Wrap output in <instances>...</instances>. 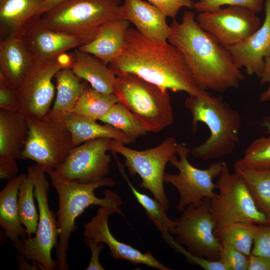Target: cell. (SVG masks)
Listing matches in <instances>:
<instances>
[{
  "mask_svg": "<svg viewBox=\"0 0 270 270\" xmlns=\"http://www.w3.org/2000/svg\"><path fill=\"white\" fill-rule=\"evenodd\" d=\"M260 100L262 102L270 101V85L260 94Z\"/></svg>",
  "mask_w": 270,
  "mask_h": 270,
  "instance_id": "48",
  "label": "cell"
},
{
  "mask_svg": "<svg viewBox=\"0 0 270 270\" xmlns=\"http://www.w3.org/2000/svg\"><path fill=\"white\" fill-rule=\"evenodd\" d=\"M71 54L70 68L74 74L96 90L105 94H114L116 76L106 64L94 55L78 49Z\"/></svg>",
  "mask_w": 270,
  "mask_h": 270,
  "instance_id": "23",
  "label": "cell"
},
{
  "mask_svg": "<svg viewBox=\"0 0 270 270\" xmlns=\"http://www.w3.org/2000/svg\"><path fill=\"white\" fill-rule=\"evenodd\" d=\"M19 168L16 160L0 158V178L8 181L16 178Z\"/></svg>",
  "mask_w": 270,
  "mask_h": 270,
  "instance_id": "42",
  "label": "cell"
},
{
  "mask_svg": "<svg viewBox=\"0 0 270 270\" xmlns=\"http://www.w3.org/2000/svg\"><path fill=\"white\" fill-rule=\"evenodd\" d=\"M20 36L33 58L37 60L52 58L86 44L78 36L45 26L40 16H36L30 22Z\"/></svg>",
  "mask_w": 270,
  "mask_h": 270,
  "instance_id": "17",
  "label": "cell"
},
{
  "mask_svg": "<svg viewBox=\"0 0 270 270\" xmlns=\"http://www.w3.org/2000/svg\"><path fill=\"white\" fill-rule=\"evenodd\" d=\"M219 260L226 270H248L250 256L226 244H221Z\"/></svg>",
  "mask_w": 270,
  "mask_h": 270,
  "instance_id": "36",
  "label": "cell"
},
{
  "mask_svg": "<svg viewBox=\"0 0 270 270\" xmlns=\"http://www.w3.org/2000/svg\"><path fill=\"white\" fill-rule=\"evenodd\" d=\"M44 171L49 176L52 186L58 198V210L56 214L59 235L56 247L58 270H68V240L76 228V218L92 205L108 208L114 213L124 217L120 208L123 203L119 195L110 189L104 191L102 198L97 197L94 194L95 190L100 187H112L115 184L110 177L106 176L95 182L84 184L67 179L54 168H46Z\"/></svg>",
  "mask_w": 270,
  "mask_h": 270,
  "instance_id": "3",
  "label": "cell"
},
{
  "mask_svg": "<svg viewBox=\"0 0 270 270\" xmlns=\"http://www.w3.org/2000/svg\"><path fill=\"white\" fill-rule=\"evenodd\" d=\"M71 54H62L52 58L34 60L30 68L17 88L18 112L25 117L42 118L51 110L55 94L52 78L60 69L70 68Z\"/></svg>",
  "mask_w": 270,
  "mask_h": 270,
  "instance_id": "11",
  "label": "cell"
},
{
  "mask_svg": "<svg viewBox=\"0 0 270 270\" xmlns=\"http://www.w3.org/2000/svg\"><path fill=\"white\" fill-rule=\"evenodd\" d=\"M114 213L108 208L100 206L96 214L84 224V236L90 238L98 244H106L115 260H128L133 264H144L160 270H172L156 259L151 252L143 253L116 239L108 225V218Z\"/></svg>",
  "mask_w": 270,
  "mask_h": 270,
  "instance_id": "16",
  "label": "cell"
},
{
  "mask_svg": "<svg viewBox=\"0 0 270 270\" xmlns=\"http://www.w3.org/2000/svg\"><path fill=\"white\" fill-rule=\"evenodd\" d=\"M178 144L174 136H169L154 148L138 150L110 139L108 150L124 158V164L130 174L132 176L138 174L142 179L140 186L150 190L166 210L169 204L164 190V169L172 157L176 154Z\"/></svg>",
  "mask_w": 270,
  "mask_h": 270,
  "instance_id": "8",
  "label": "cell"
},
{
  "mask_svg": "<svg viewBox=\"0 0 270 270\" xmlns=\"http://www.w3.org/2000/svg\"><path fill=\"white\" fill-rule=\"evenodd\" d=\"M84 244L88 246L91 252V257L86 270H104V268L100 264L99 256L100 252L104 248V244H98L88 236H84Z\"/></svg>",
  "mask_w": 270,
  "mask_h": 270,
  "instance_id": "41",
  "label": "cell"
},
{
  "mask_svg": "<svg viewBox=\"0 0 270 270\" xmlns=\"http://www.w3.org/2000/svg\"><path fill=\"white\" fill-rule=\"evenodd\" d=\"M120 102L114 94H105L88 84L83 90L73 112L96 120Z\"/></svg>",
  "mask_w": 270,
  "mask_h": 270,
  "instance_id": "31",
  "label": "cell"
},
{
  "mask_svg": "<svg viewBox=\"0 0 270 270\" xmlns=\"http://www.w3.org/2000/svg\"><path fill=\"white\" fill-rule=\"evenodd\" d=\"M99 120L120 130L134 140L147 132L139 119L120 102L114 104Z\"/></svg>",
  "mask_w": 270,
  "mask_h": 270,
  "instance_id": "32",
  "label": "cell"
},
{
  "mask_svg": "<svg viewBox=\"0 0 270 270\" xmlns=\"http://www.w3.org/2000/svg\"><path fill=\"white\" fill-rule=\"evenodd\" d=\"M252 254L270 258V224H258Z\"/></svg>",
  "mask_w": 270,
  "mask_h": 270,
  "instance_id": "39",
  "label": "cell"
},
{
  "mask_svg": "<svg viewBox=\"0 0 270 270\" xmlns=\"http://www.w3.org/2000/svg\"><path fill=\"white\" fill-rule=\"evenodd\" d=\"M168 40L182 54L199 88L223 92L244 80L228 50L200 26L192 11L185 10L180 22L174 20Z\"/></svg>",
  "mask_w": 270,
  "mask_h": 270,
  "instance_id": "1",
  "label": "cell"
},
{
  "mask_svg": "<svg viewBox=\"0 0 270 270\" xmlns=\"http://www.w3.org/2000/svg\"><path fill=\"white\" fill-rule=\"evenodd\" d=\"M240 160L252 168H270V135L253 140L246 149L242 158Z\"/></svg>",
  "mask_w": 270,
  "mask_h": 270,
  "instance_id": "34",
  "label": "cell"
},
{
  "mask_svg": "<svg viewBox=\"0 0 270 270\" xmlns=\"http://www.w3.org/2000/svg\"><path fill=\"white\" fill-rule=\"evenodd\" d=\"M120 8L122 18L132 23L144 37L156 42L168 40L170 26L167 16L156 6L143 0H124Z\"/></svg>",
  "mask_w": 270,
  "mask_h": 270,
  "instance_id": "19",
  "label": "cell"
},
{
  "mask_svg": "<svg viewBox=\"0 0 270 270\" xmlns=\"http://www.w3.org/2000/svg\"><path fill=\"white\" fill-rule=\"evenodd\" d=\"M34 182L28 174L19 188L18 206L20 219L26 228L28 238L36 234L39 220L34 202Z\"/></svg>",
  "mask_w": 270,
  "mask_h": 270,
  "instance_id": "33",
  "label": "cell"
},
{
  "mask_svg": "<svg viewBox=\"0 0 270 270\" xmlns=\"http://www.w3.org/2000/svg\"><path fill=\"white\" fill-rule=\"evenodd\" d=\"M258 224L238 222L216 226L215 236L220 244H228L246 256L252 254Z\"/></svg>",
  "mask_w": 270,
  "mask_h": 270,
  "instance_id": "30",
  "label": "cell"
},
{
  "mask_svg": "<svg viewBox=\"0 0 270 270\" xmlns=\"http://www.w3.org/2000/svg\"><path fill=\"white\" fill-rule=\"evenodd\" d=\"M44 0H0V38L20 36Z\"/></svg>",
  "mask_w": 270,
  "mask_h": 270,
  "instance_id": "26",
  "label": "cell"
},
{
  "mask_svg": "<svg viewBox=\"0 0 270 270\" xmlns=\"http://www.w3.org/2000/svg\"><path fill=\"white\" fill-rule=\"evenodd\" d=\"M64 0H44L38 10V15L42 16L51 8Z\"/></svg>",
  "mask_w": 270,
  "mask_h": 270,
  "instance_id": "46",
  "label": "cell"
},
{
  "mask_svg": "<svg viewBox=\"0 0 270 270\" xmlns=\"http://www.w3.org/2000/svg\"><path fill=\"white\" fill-rule=\"evenodd\" d=\"M28 135L25 116L0 110V158L20 160Z\"/></svg>",
  "mask_w": 270,
  "mask_h": 270,
  "instance_id": "24",
  "label": "cell"
},
{
  "mask_svg": "<svg viewBox=\"0 0 270 270\" xmlns=\"http://www.w3.org/2000/svg\"><path fill=\"white\" fill-rule=\"evenodd\" d=\"M62 122L70 131L74 146L99 138H108L124 144L134 143L124 133L112 126L101 124L95 120L72 112L56 119Z\"/></svg>",
  "mask_w": 270,
  "mask_h": 270,
  "instance_id": "22",
  "label": "cell"
},
{
  "mask_svg": "<svg viewBox=\"0 0 270 270\" xmlns=\"http://www.w3.org/2000/svg\"><path fill=\"white\" fill-rule=\"evenodd\" d=\"M168 90L132 73L116 76L114 94L149 132H159L171 125L173 111Z\"/></svg>",
  "mask_w": 270,
  "mask_h": 270,
  "instance_id": "6",
  "label": "cell"
},
{
  "mask_svg": "<svg viewBox=\"0 0 270 270\" xmlns=\"http://www.w3.org/2000/svg\"><path fill=\"white\" fill-rule=\"evenodd\" d=\"M27 175L24 173L8 181L0 192V226L13 244L28 237L20 222L18 206L19 188Z\"/></svg>",
  "mask_w": 270,
  "mask_h": 270,
  "instance_id": "25",
  "label": "cell"
},
{
  "mask_svg": "<svg viewBox=\"0 0 270 270\" xmlns=\"http://www.w3.org/2000/svg\"><path fill=\"white\" fill-rule=\"evenodd\" d=\"M109 68L118 76L132 73L162 88L196 95L200 88L180 50L168 40H149L129 28L125 48Z\"/></svg>",
  "mask_w": 270,
  "mask_h": 270,
  "instance_id": "2",
  "label": "cell"
},
{
  "mask_svg": "<svg viewBox=\"0 0 270 270\" xmlns=\"http://www.w3.org/2000/svg\"><path fill=\"white\" fill-rule=\"evenodd\" d=\"M259 78L260 84L270 85V56L264 59V68Z\"/></svg>",
  "mask_w": 270,
  "mask_h": 270,
  "instance_id": "44",
  "label": "cell"
},
{
  "mask_svg": "<svg viewBox=\"0 0 270 270\" xmlns=\"http://www.w3.org/2000/svg\"><path fill=\"white\" fill-rule=\"evenodd\" d=\"M184 106L192 116V132H196L198 122L206 124L210 132L207 140L192 148V155L208 160L230 154L239 142L242 120L238 112L221 97L202 88L196 95L188 96Z\"/></svg>",
  "mask_w": 270,
  "mask_h": 270,
  "instance_id": "4",
  "label": "cell"
},
{
  "mask_svg": "<svg viewBox=\"0 0 270 270\" xmlns=\"http://www.w3.org/2000/svg\"><path fill=\"white\" fill-rule=\"evenodd\" d=\"M34 186V194L38 207L39 220L36 236L20 238L14 247L27 260L36 264L42 270L58 269L57 260L52 258L51 252L58 242L56 214L51 210L48 203L50 183L44 169L36 164L28 168Z\"/></svg>",
  "mask_w": 270,
  "mask_h": 270,
  "instance_id": "7",
  "label": "cell"
},
{
  "mask_svg": "<svg viewBox=\"0 0 270 270\" xmlns=\"http://www.w3.org/2000/svg\"><path fill=\"white\" fill-rule=\"evenodd\" d=\"M56 94L54 105L47 116L57 119L73 112L84 88L88 84L78 76L70 68H64L55 74Z\"/></svg>",
  "mask_w": 270,
  "mask_h": 270,
  "instance_id": "27",
  "label": "cell"
},
{
  "mask_svg": "<svg viewBox=\"0 0 270 270\" xmlns=\"http://www.w3.org/2000/svg\"><path fill=\"white\" fill-rule=\"evenodd\" d=\"M265 0H198L194 9L198 12H211L225 6H236L248 8L255 13L262 10Z\"/></svg>",
  "mask_w": 270,
  "mask_h": 270,
  "instance_id": "35",
  "label": "cell"
},
{
  "mask_svg": "<svg viewBox=\"0 0 270 270\" xmlns=\"http://www.w3.org/2000/svg\"><path fill=\"white\" fill-rule=\"evenodd\" d=\"M130 22L117 18L103 24L94 39L78 48L92 54L106 64H110L123 52Z\"/></svg>",
  "mask_w": 270,
  "mask_h": 270,
  "instance_id": "20",
  "label": "cell"
},
{
  "mask_svg": "<svg viewBox=\"0 0 270 270\" xmlns=\"http://www.w3.org/2000/svg\"><path fill=\"white\" fill-rule=\"evenodd\" d=\"M234 167L245 181L258 209L270 220V168H252L240 159Z\"/></svg>",
  "mask_w": 270,
  "mask_h": 270,
  "instance_id": "28",
  "label": "cell"
},
{
  "mask_svg": "<svg viewBox=\"0 0 270 270\" xmlns=\"http://www.w3.org/2000/svg\"><path fill=\"white\" fill-rule=\"evenodd\" d=\"M0 39V75L11 86L18 88L34 59L20 36H6Z\"/></svg>",
  "mask_w": 270,
  "mask_h": 270,
  "instance_id": "21",
  "label": "cell"
},
{
  "mask_svg": "<svg viewBox=\"0 0 270 270\" xmlns=\"http://www.w3.org/2000/svg\"><path fill=\"white\" fill-rule=\"evenodd\" d=\"M168 245L176 252L182 254L188 264L198 266L204 270H226L220 260H212L196 256L188 252L186 248L176 242L174 238L170 240Z\"/></svg>",
  "mask_w": 270,
  "mask_h": 270,
  "instance_id": "37",
  "label": "cell"
},
{
  "mask_svg": "<svg viewBox=\"0 0 270 270\" xmlns=\"http://www.w3.org/2000/svg\"><path fill=\"white\" fill-rule=\"evenodd\" d=\"M190 150L184 143H178V160L174 154L170 161V164L178 170L177 174L165 172L164 182L173 185L178 190L179 202L176 208L182 212L189 205L198 204L204 198L211 199L216 194L217 188L213 180L219 176L224 161H218L209 164L206 169H200L193 166L188 159Z\"/></svg>",
  "mask_w": 270,
  "mask_h": 270,
  "instance_id": "12",
  "label": "cell"
},
{
  "mask_svg": "<svg viewBox=\"0 0 270 270\" xmlns=\"http://www.w3.org/2000/svg\"><path fill=\"white\" fill-rule=\"evenodd\" d=\"M196 20L203 30L224 46L244 40L262 24L256 13L236 6L199 12Z\"/></svg>",
  "mask_w": 270,
  "mask_h": 270,
  "instance_id": "14",
  "label": "cell"
},
{
  "mask_svg": "<svg viewBox=\"0 0 270 270\" xmlns=\"http://www.w3.org/2000/svg\"><path fill=\"white\" fill-rule=\"evenodd\" d=\"M260 124L264 128L266 133L270 135V115L264 117Z\"/></svg>",
  "mask_w": 270,
  "mask_h": 270,
  "instance_id": "47",
  "label": "cell"
},
{
  "mask_svg": "<svg viewBox=\"0 0 270 270\" xmlns=\"http://www.w3.org/2000/svg\"><path fill=\"white\" fill-rule=\"evenodd\" d=\"M19 106L17 88L11 86L8 82L0 75V110L18 111Z\"/></svg>",
  "mask_w": 270,
  "mask_h": 270,
  "instance_id": "38",
  "label": "cell"
},
{
  "mask_svg": "<svg viewBox=\"0 0 270 270\" xmlns=\"http://www.w3.org/2000/svg\"><path fill=\"white\" fill-rule=\"evenodd\" d=\"M176 220L170 234L190 252L212 260H218L222 245L214 234L216 226L210 210V199L188 206Z\"/></svg>",
  "mask_w": 270,
  "mask_h": 270,
  "instance_id": "13",
  "label": "cell"
},
{
  "mask_svg": "<svg viewBox=\"0 0 270 270\" xmlns=\"http://www.w3.org/2000/svg\"><path fill=\"white\" fill-rule=\"evenodd\" d=\"M16 254V258L18 262V268L20 270H38L40 269L36 264L32 263V265H30L27 260L18 252Z\"/></svg>",
  "mask_w": 270,
  "mask_h": 270,
  "instance_id": "45",
  "label": "cell"
},
{
  "mask_svg": "<svg viewBox=\"0 0 270 270\" xmlns=\"http://www.w3.org/2000/svg\"><path fill=\"white\" fill-rule=\"evenodd\" d=\"M216 184L218 192L210 199V210L216 226L238 222L270 224L256 205L244 180L236 172L231 173L225 162Z\"/></svg>",
  "mask_w": 270,
  "mask_h": 270,
  "instance_id": "9",
  "label": "cell"
},
{
  "mask_svg": "<svg viewBox=\"0 0 270 270\" xmlns=\"http://www.w3.org/2000/svg\"><path fill=\"white\" fill-rule=\"evenodd\" d=\"M264 6V20L259 28L241 42L226 46L238 68H244L246 74L258 78L270 56V0H265Z\"/></svg>",
  "mask_w": 270,
  "mask_h": 270,
  "instance_id": "18",
  "label": "cell"
},
{
  "mask_svg": "<svg viewBox=\"0 0 270 270\" xmlns=\"http://www.w3.org/2000/svg\"><path fill=\"white\" fill-rule=\"evenodd\" d=\"M248 270H270V258L251 254Z\"/></svg>",
  "mask_w": 270,
  "mask_h": 270,
  "instance_id": "43",
  "label": "cell"
},
{
  "mask_svg": "<svg viewBox=\"0 0 270 270\" xmlns=\"http://www.w3.org/2000/svg\"><path fill=\"white\" fill-rule=\"evenodd\" d=\"M118 169L131 190L134 196L138 203L144 208L150 220L160 232L164 240L169 244L174 238L170 232L176 224V220L170 219L166 215V210L156 200L152 199L147 194L138 190L132 185L126 176L122 164L116 156Z\"/></svg>",
  "mask_w": 270,
  "mask_h": 270,
  "instance_id": "29",
  "label": "cell"
},
{
  "mask_svg": "<svg viewBox=\"0 0 270 270\" xmlns=\"http://www.w3.org/2000/svg\"><path fill=\"white\" fill-rule=\"evenodd\" d=\"M122 0H66L44 13L43 24L57 32L92 40L104 23L122 18Z\"/></svg>",
  "mask_w": 270,
  "mask_h": 270,
  "instance_id": "5",
  "label": "cell"
},
{
  "mask_svg": "<svg viewBox=\"0 0 270 270\" xmlns=\"http://www.w3.org/2000/svg\"><path fill=\"white\" fill-rule=\"evenodd\" d=\"M26 118L28 135L20 160H34L44 170L56 169L75 146L70 131L62 122L47 116Z\"/></svg>",
  "mask_w": 270,
  "mask_h": 270,
  "instance_id": "10",
  "label": "cell"
},
{
  "mask_svg": "<svg viewBox=\"0 0 270 270\" xmlns=\"http://www.w3.org/2000/svg\"><path fill=\"white\" fill-rule=\"evenodd\" d=\"M110 138H99L75 146L56 170L63 177L84 184L107 176L111 162L106 154Z\"/></svg>",
  "mask_w": 270,
  "mask_h": 270,
  "instance_id": "15",
  "label": "cell"
},
{
  "mask_svg": "<svg viewBox=\"0 0 270 270\" xmlns=\"http://www.w3.org/2000/svg\"><path fill=\"white\" fill-rule=\"evenodd\" d=\"M167 17L175 20L178 12L182 8L189 10L194 8V2L192 0H146Z\"/></svg>",
  "mask_w": 270,
  "mask_h": 270,
  "instance_id": "40",
  "label": "cell"
}]
</instances>
